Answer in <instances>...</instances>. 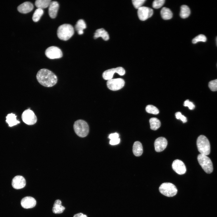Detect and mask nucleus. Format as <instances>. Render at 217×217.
<instances>
[{"mask_svg": "<svg viewBox=\"0 0 217 217\" xmlns=\"http://www.w3.org/2000/svg\"><path fill=\"white\" fill-rule=\"evenodd\" d=\"M146 110L148 113L156 115L159 112L158 109L155 106L152 105H147L146 108Z\"/></svg>", "mask_w": 217, "mask_h": 217, "instance_id": "cd10ccee", "label": "nucleus"}, {"mask_svg": "<svg viewBox=\"0 0 217 217\" xmlns=\"http://www.w3.org/2000/svg\"><path fill=\"white\" fill-rule=\"evenodd\" d=\"M21 117L23 122L28 125L34 124L37 122V118L36 115L30 108L24 111Z\"/></svg>", "mask_w": 217, "mask_h": 217, "instance_id": "0eeeda50", "label": "nucleus"}, {"mask_svg": "<svg viewBox=\"0 0 217 217\" xmlns=\"http://www.w3.org/2000/svg\"><path fill=\"white\" fill-rule=\"evenodd\" d=\"M17 116L15 114L10 113L6 117V121L10 127H12L20 123V122L16 119Z\"/></svg>", "mask_w": 217, "mask_h": 217, "instance_id": "412c9836", "label": "nucleus"}, {"mask_svg": "<svg viewBox=\"0 0 217 217\" xmlns=\"http://www.w3.org/2000/svg\"><path fill=\"white\" fill-rule=\"evenodd\" d=\"M133 152L136 156H140L143 153V148L141 143L139 141L135 142L133 147Z\"/></svg>", "mask_w": 217, "mask_h": 217, "instance_id": "6ab92c4d", "label": "nucleus"}, {"mask_svg": "<svg viewBox=\"0 0 217 217\" xmlns=\"http://www.w3.org/2000/svg\"><path fill=\"white\" fill-rule=\"evenodd\" d=\"M175 115L177 119L181 120L183 123H186L187 122V120L186 118L182 115L180 112H176L175 114Z\"/></svg>", "mask_w": 217, "mask_h": 217, "instance_id": "473e14b6", "label": "nucleus"}, {"mask_svg": "<svg viewBox=\"0 0 217 217\" xmlns=\"http://www.w3.org/2000/svg\"><path fill=\"white\" fill-rule=\"evenodd\" d=\"M33 8V5L30 2H26L20 5L17 7L18 11L23 14H26L31 11Z\"/></svg>", "mask_w": 217, "mask_h": 217, "instance_id": "f3484780", "label": "nucleus"}, {"mask_svg": "<svg viewBox=\"0 0 217 217\" xmlns=\"http://www.w3.org/2000/svg\"><path fill=\"white\" fill-rule=\"evenodd\" d=\"M36 78L39 83L46 87H51L57 83L56 75L51 71L45 68L40 70L37 73Z\"/></svg>", "mask_w": 217, "mask_h": 217, "instance_id": "f257e3e1", "label": "nucleus"}, {"mask_svg": "<svg viewBox=\"0 0 217 217\" xmlns=\"http://www.w3.org/2000/svg\"><path fill=\"white\" fill-rule=\"evenodd\" d=\"M73 127L76 134L80 137H85L89 133L88 125L83 120H78L76 121L74 123Z\"/></svg>", "mask_w": 217, "mask_h": 217, "instance_id": "20e7f679", "label": "nucleus"}, {"mask_svg": "<svg viewBox=\"0 0 217 217\" xmlns=\"http://www.w3.org/2000/svg\"><path fill=\"white\" fill-rule=\"evenodd\" d=\"M124 83V80L122 78L112 79L108 80L107 85L108 88L110 90L116 91L123 88Z\"/></svg>", "mask_w": 217, "mask_h": 217, "instance_id": "1a4fd4ad", "label": "nucleus"}, {"mask_svg": "<svg viewBox=\"0 0 217 217\" xmlns=\"http://www.w3.org/2000/svg\"><path fill=\"white\" fill-rule=\"evenodd\" d=\"M48 7V13L50 17L52 18H55L59 7L58 2L55 1H51Z\"/></svg>", "mask_w": 217, "mask_h": 217, "instance_id": "dca6fc26", "label": "nucleus"}, {"mask_svg": "<svg viewBox=\"0 0 217 217\" xmlns=\"http://www.w3.org/2000/svg\"><path fill=\"white\" fill-rule=\"evenodd\" d=\"M216 41H217V38Z\"/></svg>", "mask_w": 217, "mask_h": 217, "instance_id": "4c0bfd02", "label": "nucleus"}, {"mask_svg": "<svg viewBox=\"0 0 217 217\" xmlns=\"http://www.w3.org/2000/svg\"><path fill=\"white\" fill-rule=\"evenodd\" d=\"M65 208L62 206L61 202L60 200H57L55 201L52 210L55 214H60L62 213L64 210Z\"/></svg>", "mask_w": 217, "mask_h": 217, "instance_id": "aec40b11", "label": "nucleus"}, {"mask_svg": "<svg viewBox=\"0 0 217 217\" xmlns=\"http://www.w3.org/2000/svg\"><path fill=\"white\" fill-rule=\"evenodd\" d=\"M36 201L35 199L31 197H26L23 198L21 201V206L25 209L31 208L35 206Z\"/></svg>", "mask_w": 217, "mask_h": 217, "instance_id": "2eb2a0df", "label": "nucleus"}, {"mask_svg": "<svg viewBox=\"0 0 217 217\" xmlns=\"http://www.w3.org/2000/svg\"><path fill=\"white\" fill-rule=\"evenodd\" d=\"M26 184V180L22 176L17 175L13 178L12 181L13 187L16 189H19L24 187Z\"/></svg>", "mask_w": 217, "mask_h": 217, "instance_id": "4468645a", "label": "nucleus"}, {"mask_svg": "<svg viewBox=\"0 0 217 217\" xmlns=\"http://www.w3.org/2000/svg\"><path fill=\"white\" fill-rule=\"evenodd\" d=\"M160 192L163 195L168 197H172L177 193V189L173 184L170 183H164L159 187Z\"/></svg>", "mask_w": 217, "mask_h": 217, "instance_id": "423d86ee", "label": "nucleus"}, {"mask_svg": "<svg viewBox=\"0 0 217 217\" xmlns=\"http://www.w3.org/2000/svg\"><path fill=\"white\" fill-rule=\"evenodd\" d=\"M206 41V38L204 35L200 34L194 38L192 42L193 44L199 42H205Z\"/></svg>", "mask_w": 217, "mask_h": 217, "instance_id": "c85d7f7f", "label": "nucleus"}, {"mask_svg": "<svg viewBox=\"0 0 217 217\" xmlns=\"http://www.w3.org/2000/svg\"><path fill=\"white\" fill-rule=\"evenodd\" d=\"M197 145L200 154L207 156L210 152V146L207 138L203 135H200L197 138Z\"/></svg>", "mask_w": 217, "mask_h": 217, "instance_id": "7ed1b4c3", "label": "nucleus"}, {"mask_svg": "<svg viewBox=\"0 0 217 217\" xmlns=\"http://www.w3.org/2000/svg\"><path fill=\"white\" fill-rule=\"evenodd\" d=\"M149 122L150 124V128L151 129L156 130L161 126V122L159 120L156 118H152L150 119Z\"/></svg>", "mask_w": 217, "mask_h": 217, "instance_id": "393cba45", "label": "nucleus"}, {"mask_svg": "<svg viewBox=\"0 0 217 217\" xmlns=\"http://www.w3.org/2000/svg\"><path fill=\"white\" fill-rule=\"evenodd\" d=\"M197 159L200 165L206 173L209 174L212 172V163L211 160L208 157L200 154L198 156Z\"/></svg>", "mask_w": 217, "mask_h": 217, "instance_id": "39448f33", "label": "nucleus"}, {"mask_svg": "<svg viewBox=\"0 0 217 217\" xmlns=\"http://www.w3.org/2000/svg\"><path fill=\"white\" fill-rule=\"evenodd\" d=\"M190 11L189 7L185 5H182L181 7L180 15L182 18H186L190 15Z\"/></svg>", "mask_w": 217, "mask_h": 217, "instance_id": "a878e982", "label": "nucleus"}, {"mask_svg": "<svg viewBox=\"0 0 217 217\" xmlns=\"http://www.w3.org/2000/svg\"><path fill=\"white\" fill-rule=\"evenodd\" d=\"M153 14V10L148 7L142 6L138 9V17L142 21L145 20L151 17Z\"/></svg>", "mask_w": 217, "mask_h": 217, "instance_id": "9b49d317", "label": "nucleus"}, {"mask_svg": "<svg viewBox=\"0 0 217 217\" xmlns=\"http://www.w3.org/2000/svg\"><path fill=\"white\" fill-rule=\"evenodd\" d=\"M184 105L185 106H187L189 108V109L190 110H193L194 109L195 107V105L193 104V103L189 101L188 99H187L184 101Z\"/></svg>", "mask_w": 217, "mask_h": 217, "instance_id": "72a5a7b5", "label": "nucleus"}, {"mask_svg": "<svg viewBox=\"0 0 217 217\" xmlns=\"http://www.w3.org/2000/svg\"><path fill=\"white\" fill-rule=\"evenodd\" d=\"M86 28V24L83 19L79 20L77 22L75 26V29L79 35H81L83 33V30Z\"/></svg>", "mask_w": 217, "mask_h": 217, "instance_id": "5701e85b", "label": "nucleus"}, {"mask_svg": "<svg viewBox=\"0 0 217 217\" xmlns=\"http://www.w3.org/2000/svg\"><path fill=\"white\" fill-rule=\"evenodd\" d=\"M108 138L110 140L117 139L119 138V134L116 133L111 134L109 135Z\"/></svg>", "mask_w": 217, "mask_h": 217, "instance_id": "f704fd0d", "label": "nucleus"}, {"mask_svg": "<svg viewBox=\"0 0 217 217\" xmlns=\"http://www.w3.org/2000/svg\"><path fill=\"white\" fill-rule=\"evenodd\" d=\"M74 33V28L69 24H64L59 26L57 30L58 37L60 39L66 41L70 39Z\"/></svg>", "mask_w": 217, "mask_h": 217, "instance_id": "f03ea898", "label": "nucleus"}, {"mask_svg": "<svg viewBox=\"0 0 217 217\" xmlns=\"http://www.w3.org/2000/svg\"><path fill=\"white\" fill-rule=\"evenodd\" d=\"M115 73L122 76L125 74V71L122 67L111 68L104 71L102 74V77L105 80H108L112 79L114 74Z\"/></svg>", "mask_w": 217, "mask_h": 217, "instance_id": "9d476101", "label": "nucleus"}, {"mask_svg": "<svg viewBox=\"0 0 217 217\" xmlns=\"http://www.w3.org/2000/svg\"><path fill=\"white\" fill-rule=\"evenodd\" d=\"M101 37L103 40L107 41L109 39V36L108 32L103 28L97 30L94 33V38L95 39Z\"/></svg>", "mask_w": 217, "mask_h": 217, "instance_id": "a211bd4d", "label": "nucleus"}, {"mask_svg": "<svg viewBox=\"0 0 217 217\" xmlns=\"http://www.w3.org/2000/svg\"><path fill=\"white\" fill-rule=\"evenodd\" d=\"M45 54L46 57L50 59L59 58L63 56L61 50L55 46H51L47 48L46 50Z\"/></svg>", "mask_w": 217, "mask_h": 217, "instance_id": "6e6552de", "label": "nucleus"}, {"mask_svg": "<svg viewBox=\"0 0 217 217\" xmlns=\"http://www.w3.org/2000/svg\"><path fill=\"white\" fill-rule=\"evenodd\" d=\"M145 1V0H133L132 2L134 8L138 9L142 7V5Z\"/></svg>", "mask_w": 217, "mask_h": 217, "instance_id": "2f4dec72", "label": "nucleus"}, {"mask_svg": "<svg viewBox=\"0 0 217 217\" xmlns=\"http://www.w3.org/2000/svg\"><path fill=\"white\" fill-rule=\"evenodd\" d=\"M73 217H87V216L82 213H79L74 215Z\"/></svg>", "mask_w": 217, "mask_h": 217, "instance_id": "e433bc0d", "label": "nucleus"}, {"mask_svg": "<svg viewBox=\"0 0 217 217\" xmlns=\"http://www.w3.org/2000/svg\"><path fill=\"white\" fill-rule=\"evenodd\" d=\"M167 144V141L165 137H160L158 138L154 142L156 151L158 152L163 151L166 148Z\"/></svg>", "mask_w": 217, "mask_h": 217, "instance_id": "ddd939ff", "label": "nucleus"}, {"mask_svg": "<svg viewBox=\"0 0 217 217\" xmlns=\"http://www.w3.org/2000/svg\"><path fill=\"white\" fill-rule=\"evenodd\" d=\"M160 13L162 18L165 20L171 19L173 16L172 13L170 9L165 7L162 8Z\"/></svg>", "mask_w": 217, "mask_h": 217, "instance_id": "4be33fe9", "label": "nucleus"}, {"mask_svg": "<svg viewBox=\"0 0 217 217\" xmlns=\"http://www.w3.org/2000/svg\"><path fill=\"white\" fill-rule=\"evenodd\" d=\"M172 167L173 170L179 175L184 174L186 171L185 164L182 161L179 159H176L173 162Z\"/></svg>", "mask_w": 217, "mask_h": 217, "instance_id": "f8f14e48", "label": "nucleus"}, {"mask_svg": "<svg viewBox=\"0 0 217 217\" xmlns=\"http://www.w3.org/2000/svg\"><path fill=\"white\" fill-rule=\"evenodd\" d=\"M165 2V0H155L153 3V7L155 9L159 8L163 6Z\"/></svg>", "mask_w": 217, "mask_h": 217, "instance_id": "c756f323", "label": "nucleus"}, {"mask_svg": "<svg viewBox=\"0 0 217 217\" xmlns=\"http://www.w3.org/2000/svg\"><path fill=\"white\" fill-rule=\"evenodd\" d=\"M51 2L50 0H37L35 4L37 8L43 9L48 7Z\"/></svg>", "mask_w": 217, "mask_h": 217, "instance_id": "b1692460", "label": "nucleus"}, {"mask_svg": "<svg viewBox=\"0 0 217 217\" xmlns=\"http://www.w3.org/2000/svg\"><path fill=\"white\" fill-rule=\"evenodd\" d=\"M209 87L211 90L213 91H217V79L210 81L209 83Z\"/></svg>", "mask_w": 217, "mask_h": 217, "instance_id": "7c9ffc66", "label": "nucleus"}, {"mask_svg": "<svg viewBox=\"0 0 217 217\" xmlns=\"http://www.w3.org/2000/svg\"><path fill=\"white\" fill-rule=\"evenodd\" d=\"M120 142V139L118 138L117 139L110 140L109 143L111 145H115L118 144Z\"/></svg>", "mask_w": 217, "mask_h": 217, "instance_id": "c9c22d12", "label": "nucleus"}, {"mask_svg": "<svg viewBox=\"0 0 217 217\" xmlns=\"http://www.w3.org/2000/svg\"><path fill=\"white\" fill-rule=\"evenodd\" d=\"M44 11L42 9L37 8L35 11L33 16L32 19L34 22L38 21L43 15Z\"/></svg>", "mask_w": 217, "mask_h": 217, "instance_id": "bb28decb", "label": "nucleus"}]
</instances>
